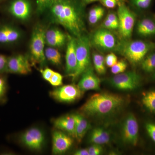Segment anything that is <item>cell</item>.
<instances>
[{
  "mask_svg": "<svg viewBox=\"0 0 155 155\" xmlns=\"http://www.w3.org/2000/svg\"><path fill=\"white\" fill-rule=\"evenodd\" d=\"M126 102L125 97L120 95L109 92L97 93L87 100L79 111L84 117L107 118L120 112Z\"/></svg>",
  "mask_w": 155,
  "mask_h": 155,
  "instance_id": "obj_1",
  "label": "cell"
},
{
  "mask_svg": "<svg viewBox=\"0 0 155 155\" xmlns=\"http://www.w3.org/2000/svg\"><path fill=\"white\" fill-rule=\"evenodd\" d=\"M56 22L69 31L75 38L83 35L84 25L78 11L68 0H54L50 8Z\"/></svg>",
  "mask_w": 155,
  "mask_h": 155,
  "instance_id": "obj_2",
  "label": "cell"
},
{
  "mask_svg": "<svg viewBox=\"0 0 155 155\" xmlns=\"http://www.w3.org/2000/svg\"><path fill=\"white\" fill-rule=\"evenodd\" d=\"M155 48V42L147 40L124 41L119 42L116 51L134 66L140 65L142 61Z\"/></svg>",
  "mask_w": 155,
  "mask_h": 155,
  "instance_id": "obj_3",
  "label": "cell"
},
{
  "mask_svg": "<svg viewBox=\"0 0 155 155\" xmlns=\"http://www.w3.org/2000/svg\"><path fill=\"white\" fill-rule=\"evenodd\" d=\"M77 67L75 73L72 75V80H76L78 77L91 67L90 39L86 35H82L76 38Z\"/></svg>",
  "mask_w": 155,
  "mask_h": 155,
  "instance_id": "obj_4",
  "label": "cell"
},
{
  "mask_svg": "<svg viewBox=\"0 0 155 155\" xmlns=\"http://www.w3.org/2000/svg\"><path fill=\"white\" fill-rule=\"evenodd\" d=\"M46 30L43 26L37 25L34 28L30 44L31 61L35 64L43 65L46 59L45 56Z\"/></svg>",
  "mask_w": 155,
  "mask_h": 155,
  "instance_id": "obj_5",
  "label": "cell"
},
{
  "mask_svg": "<svg viewBox=\"0 0 155 155\" xmlns=\"http://www.w3.org/2000/svg\"><path fill=\"white\" fill-rule=\"evenodd\" d=\"M118 6L117 16L119 20L118 29L119 34L122 38L127 40L130 38L133 33L136 16L122 2L119 1Z\"/></svg>",
  "mask_w": 155,
  "mask_h": 155,
  "instance_id": "obj_6",
  "label": "cell"
},
{
  "mask_svg": "<svg viewBox=\"0 0 155 155\" xmlns=\"http://www.w3.org/2000/svg\"><path fill=\"white\" fill-rule=\"evenodd\" d=\"M141 75L136 71H129L116 74L109 80L110 84L117 89L133 91L141 85Z\"/></svg>",
  "mask_w": 155,
  "mask_h": 155,
  "instance_id": "obj_7",
  "label": "cell"
},
{
  "mask_svg": "<svg viewBox=\"0 0 155 155\" xmlns=\"http://www.w3.org/2000/svg\"><path fill=\"white\" fill-rule=\"evenodd\" d=\"M90 40L91 45L105 51H116L119 43L110 30L104 28L95 31Z\"/></svg>",
  "mask_w": 155,
  "mask_h": 155,
  "instance_id": "obj_8",
  "label": "cell"
},
{
  "mask_svg": "<svg viewBox=\"0 0 155 155\" xmlns=\"http://www.w3.org/2000/svg\"><path fill=\"white\" fill-rule=\"evenodd\" d=\"M121 137L124 144L136 146L139 138V124L135 116L128 114L122 123Z\"/></svg>",
  "mask_w": 155,
  "mask_h": 155,
  "instance_id": "obj_9",
  "label": "cell"
},
{
  "mask_svg": "<svg viewBox=\"0 0 155 155\" xmlns=\"http://www.w3.org/2000/svg\"><path fill=\"white\" fill-rule=\"evenodd\" d=\"M83 93L77 85L67 84L54 89L50 92V95L58 101L69 103L80 98Z\"/></svg>",
  "mask_w": 155,
  "mask_h": 155,
  "instance_id": "obj_10",
  "label": "cell"
},
{
  "mask_svg": "<svg viewBox=\"0 0 155 155\" xmlns=\"http://www.w3.org/2000/svg\"><path fill=\"white\" fill-rule=\"evenodd\" d=\"M20 140L29 149L38 151L44 145L45 135L43 131L38 127H31L21 134Z\"/></svg>",
  "mask_w": 155,
  "mask_h": 155,
  "instance_id": "obj_11",
  "label": "cell"
},
{
  "mask_svg": "<svg viewBox=\"0 0 155 155\" xmlns=\"http://www.w3.org/2000/svg\"><path fill=\"white\" fill-rule=\"evenodd\" d=\"M31 65L26 56L17 54L8 58L6 72L19 75H27L31 71Z\"/></svg>",
  "mask_w": 155,
  "mask_h": 155,
  "instance_id": "obj_12",
  "label": "cell"
},
{
  "mask_svg": "<svg viewBox=\"0 0 155 155\" xmlns=\"http://www.w3.org/2000/svg\"><path fill=\"white\" fill-rule=\"evenodd\" d=\"M73 143L72 137L61 130L54 131L52 134L53 154L60 155L67 152Z\"/></svg>",
  "mask_w": 155,
  "mask_h": 155,
  "instance_id": "obj_13",
  "label": "cell"
},
{
  "mask_svg": "<svg viewBox=\"0 0 155 155\" xmlns=\"http://www.w3.org/2000/svg\"><path fill=\"white\" fill-rule=\"evenodd\" d=\"M11 16L21 21H25L30 17L31 7L28 0H14L8 8Z\"/></svg>",
  "mask_w": 155,
  "mask_h": 155,
  "instance_id": "obj_14",
  "label": "cell"
},
{
  "mask_svg": "<svg viewBox=\"0 0 155 155\" xmlns=\"http://www.w3.org/2000/svg\"><path fill=\"white\" fill-rule=\"evenodd\" d=\"M77 86L82 92L89 90H99L101 80L94 72L92 67H90L81 75Z\"/></svg>",
  "mask_w": 155,
  "mask_h": 155,
  "instance_id": "obj_15",
  "label": "cell"
},
{
  "mask_svg": "<svg viewBox=\"0 0 155 155\" xmlns=\"http://www.w3.org/2000/svg\"><path fill=\"white\" fill-rule=\"evenodd\" d=\"M76 38L68 35L66 53V72L71 77L77 67Z\"/></svg>",
  "mask_w": 155,
  "mask_h": 155,
  "instance_id": "obj_16",
  "label": "cell"
},
{
  "mask_svg": "<svg viewBox=\"0 0 155 155\" xmlns=\"http://www.w3.org/2000/svg\"><path fill=\"white\" fill-rule=\"evenodd\" d=\"M20 31L10 24L0 26V44L10 45L16 42L21 37Z\"/></svg>",
  "mask_w": 155,
  "mask_h": 155,
  "instance_id": "obj_17",
  "label": "cell"
},
{
  "mask_svg": "<svg viewBox=\"0 0 155 155\" xmlns=\"http://www.w3.org/2000/svg\"><path fill=\"white\" fill-rule=\"evenodd\" d=\"M136 32L143 38L155 37V19L152 17H144L137 23Z\"/></svg>",
  "mask_w": 155,
  "mask_h": 155,
  "instance_id": "obj_18",
  "label": "cell"
},
{
  "mask_svg": "<svg viewBox=\"0 0 155 155\" xmlns=\"http://www.w3.org/2000/svg\"><path fill=\"white\" fill-rule=\"evenodd\" d=\"M54 125L58 130L64 131L73 138H75L76 122L73 114L59 117L54 120Z\"/></svg>",
  "mask_w": 155,
  "mask_h": 155,
  "instance_id": "obj_19",
  "label": "cell"
},
{
  "mask_svg": "<svg viewBox=\"0 0 155 155\" xmlns=\"http://www.w3.org/2000/svg\"><path fill=\"white\" fill-rule=\"evenodd\" d=\"M68 36L58 28H51L46 31L45 41L49 47H62L67 42Z\"/></svg>",
  "mask_w": 155,
  "mask_h": 155,
  "instance_id": "obj_20",
  "label": "cell"
},
{
  "mask_svg": "<svg viewBox=\"0 0 155 155\" xmlns=\"http://www.w3.org/2000/svg\"><path fill=\"white\" fill-rule=\"evenodd\" d=\"M110 132L102 127H96L91 131L89 135L88 140L92 144L102 145L107 144L110 141Z\"/></svg>",
  "mask_w": 155,
  "mask_h": 155,
  "instance_id": "obj_21",
  "label": "cell"
},
{
  "mask_svg": "<svg viewBox=\"0 0 155 155\" xmlns=\"http://www.w3.org/2000/svg\"><path fill=\"white\" fill-rule=\"evenodd\" d=\"M73 115L76 122L75 138L78 143H80L90 129L91 125L85 117L81 114H76Z\"/></svg>",
  "mask_w": 155,
  "mask_h": 155,
  "instance_id": "obj_22",
  "label": "cell"
},
{
  "mask_svg": "<svg viewBox=\"0 0 155 155\" xmlns=\"http://www.w3.org/2000/svg\"><path fill=\"white\" fill-rule=\"evenodd\" d=\"M143 71L151 74L155 70V48L150 52L140 64Z\"/></svg>",
  "mask_w": 155,
  "mask_h": 155,
  "instance_id": "obj_23",
  "label": "cell"
},
{
  "mask_svg": "<svg viewBox=\"0 0 155 155\" xmlns=\"http://www.w3.org/2000/svg\"><path fill=\"white\" fill-rule=\"evenodd\" d=\"M142 103L149 112L155 114V89L150 90L143 94Z\"/></svg>",
  "mask_w": 155,
  "mask_h": 155,
  "instance_id": "obj_24",
  "label": "cell"
},
{
  "mask_svg": "<svg viewBox=\"0 0 155 155\" xmlns=\"http://www.w3.org/2000/svg\"><path fill=\"white\" fill-rule=\"evenodd\" d=\"M45 53L46 59L51 64L56 66L61 65L62 61L61 54L56 48L51 47L46 48L45 49Z\"/></svg>",
  "mask_w": 155,
  "mask_h": 155,
  "instance_id": "obj_25",
  "label": "cell"
},
{
  "mask_svg": "<svg viewBox=\"0 0 155 155\" xmlns=\"http://www.w3.org/2000/svg\"><path fill=\"white\" fill-rule=\"evenodd\" d=\"M92 57L95 71L99 75H104L106 72V65L104 57L101 54L96 53L93 54Z\"/></svg>",
  "mask_w": 155,
  "mask_h": 155,
  "instance_id": "obj_26",
  "label": "cell"
},
{
  "mask_svg": "<svg viewBox=\"0 0 155 155\" xmlns=\"http://www.w3.org/2000/svg\"><path fill=\"white\" fill-rule=\"evenodd\" d=\"M104 13V9L100 6L91 9L88 14L89 22L91 24H96L101 19Z\"/></svg>",
  "mask_w": 155,
  "mask_h": 155,
  "instance_id": "obj_27",
  "label": "cell"
},
{
  "mask_svg": "<svg viewBox=\"0 0 155 155\" xmlns=\"http://www.w3.org/2000/svg\"><path fill=\"white\" fill-rule=\"evenodd\" d=\"M153 0H132L134 5L140 11H146L150 8Z\"/></svg>",
  "mask_w": 155,
  "mask_h": 155,
  "instance_id": "obj_28",
  "label": "cell"
},
{
  "mask_svg": "<svg viewBox=\"0 0 155 155\" xmlns=\"http://www.w3.org/2000/svg\"><path fill=\"white\" fill-rule=\"evenodd\" d=\"M54 0H36L37 9L38 13H41L51 8Z\"/></svg>",
  "mask_w": 155,
  "mask_h": 155,
  "instance_id": "obj_29",
  "label": "cell"
},
{
  "mask_svg": "<svg viewBox=\"0 0 155 155\" xmlns=\"http://www.w3.org/2000/svg\"><path fill=\"white\" fill-rule=\"evenodd\" d=\"M127 68V63L124 61H118L116 64L111 67V72L114 75L125 72Z\"/></svg>",
  "mask_w": 155,
  "mask_h": 155,
  "instance_id": "obj_30",
  "label": "cell"
},
{
  "mask_svg": "<svg viewBox=\"0 0 155 155\" xmlns=\"http://www.w3.org/2000/svg\"><path fill=\"white\" fill-rule=\"evenodd\" d=\"M63 76L58 72H54L48 82L53 86L59 87L63 84Z\"/></svg>",
  "mask_w": 155,
  "mask_h": 155,
  "instance_id": "obj_31",
  "label": "cell"
},
{
  "mask_svg": "<svg viewBox=\"0 0 155 155\" xmlns=\"http://www.w3.org/2000/svg\"><path fill=\"white\" fill-rule=\"evenodd\" d=\"M145 127L150 138L155 144V122L151 121L147 122Z\"/></svg>",
  "mask_w": 155,
  "mask_h": 155,
  "instance_id": "obj_32",
  "label": "cell"
},
{
  "mask_svg": "<svg viewBox=\"0 0 155 155\" xmlns=\"http://www.w3.org/2000/svg\"><path fill=\"white\" fill-rule=\"evenodd\" d=\"M105 60L106 66L111 68L118 62V58L114 53H110L106 56Z\"/></svg>",
  "mask_w": 155,
  "mask_h": 155,
  "instance_id": "obj_33",
  "label": "cell"
},
{
  "mask_svg": "<svg viewBox=\"0 0 155 155\" xmlns=\"http://www.w3.org/2000/svg\"><path fill=\"white\" fill-rule=\"evenodd\" d=\"M89 155H100L102 153L103 148L101 145L93 144L87 149Z\"/></svg>",
  "mask_w": 155,
  "mask_h": 155,
  "instance_id": "obj_34",
  "label": "cell"
},
{
  "mask_svg": "<svg viewBox=\"0 0 155 155\" xmlns=\"http://www.w3.org/2000/svg\"><path fill=\"white\" fill-rule=\"evenodd\" d=\"M54 72V71H53L52 69L48 68H46L45 69L41 70L43 78L48 81H49Z\"/></svg>",
  "mask_w": 155,
  "mask_h": 155,
  "instance_id": "obj_35",
  "label": "cell"
},
{
  "mask_svg": "<svg viewBox=\"0 0 155 155\" xmlns=\"http://www.w3.org/2000/svg\"><path fill=\"white\" fill-rule=\"evenodd\" d=\"M103 5L108 8H114L118 5L119 0H101Z\"/></svg>",
  "mask_w": 155,
  "mask_h": 155,
  "instance_id": "obj_36",
  "label": "cell"
},
{
  "mask_svg": "<svg viewBox=\"0 0 155 155\" xmlns=\"http://www.w3.org/2000/svg\"><path fill=\"white\" fill-rule=\"evenodd\" d=\"M8 58L4 55L0 54V73L6 72Z\"/></svg>",
  "mask_w": 155,
  "mask_h": 155,
  "instance_id": "obj_37",
  "label": "cell"
},
{
  "mask_svg": "<svg viewBox=\"0 0 155 155\" xmlns=\"http://www.w3.org/2000/svg\"><path fill=\"white\" fill-rule=\"evenodd\" d=\"M106 19H108L109 21L116 25L117 27L119 26V20H118V16L114 13H110L108 14Z\"/></svg>",
  "mask_w": 155,
  "mask_h": 155,
  "instance_id": "obj_38",
  "label": "cell"
},
{
  "mask_svg": "<svg viewBox=\"0 0 155 155\" xmlns=\"http://www.w3.org/2000/svg\"><path fill=\"white\" fill-rule=\"evenodd\" d=\"M103 27L104 28L110 30H115V29H118V28L117 26L114 25L106 18L103 22Z\"/></svg>",
  "mask_w": 155,
  "mask_h": 155,
  "instance_id": "obj_39",
  "label": "cell"
},
{
  "mask_svg": "<svg viewBox=\"0 0 155 155\" xmlns=\"http://www.w3.org/2000/svg\"><path fill=\"white\" fill-rule=\"evenodd\" d=\"M6 88V84L5 79L0 77V98L5 94Z\"/></svg>",
  "mask_w": 155,
  "mask_h": 155,
  "instance_id": "obj_40",
  "label": "cell"
},
{
  "mask_svg": "<svg viewBox=\"0 0 155 155\" xmlns=\"http://www.w3.org/2000/svg\"><path fill=\"white\" fill-rule=\"evenodd\" d=\"M75 155H89L87 149H81L77 150L74 153Z\"/></svg>",
  "mask_w": 155,
  "mask_h": 155,
  "instance_id": "obj_41",
  "label": "cell"
},
{
  "mask_svg": "<svg viewBox=\"0 0 155 155\" xmlns=\"http://www.w3.org/2000/svg\"><path fill=\"white\" fill-rule=\"evenodd\" d=\"M84 2L86 3H90L97 2V1H101V0H83Z\"/></svg>",
  "mask_w": 155,
  "mask_h": 155,
  "instance_id": "obj_42",
  "label": "cell"
},
{
  "mask_svg": "<svg viewBox=\"0 0 155 155\" xmlns=\"http://www.w3.org/2000/svg\"><path fill=\"white\" fill-rule=\"evenodd\" d=\"M151 78L153 80L155 81V70L152 73Z\"/></svg>",
  "mask_w": 155,
  "mask_h": 155,
  "instance_id": "obj_43",
  "label": "cell"
},
{
  "mask_svg": "<svg viewBox=\"0 0 155 155\" xmlns=\"http://www.w3.org/2000/svg\"><path fill=\"white\" fill-rule=\"evenodd\" d=\"M153 17H154L155 19V14H153Z\"/></svg>",
  "mask_w": 155,
  "mask_h": 155,
  "instance_id": "obj_44",
  "label": "cell"
}]
</instances>
